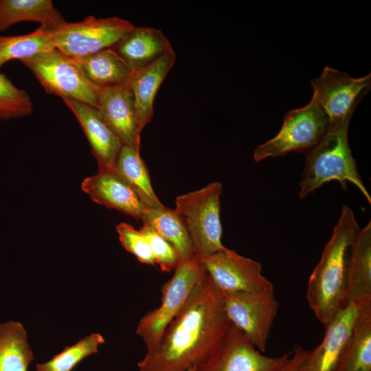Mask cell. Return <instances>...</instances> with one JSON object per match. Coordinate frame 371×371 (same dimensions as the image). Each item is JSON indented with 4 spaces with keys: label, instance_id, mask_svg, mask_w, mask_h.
Returning <instances> with one entry per match:
<instances>
[{
    "label": "cell",
    "instance_id": "6da1fadb",
    "mask_svg": "<svg viewBox=\"0 0 371 371\" xmlns=\"http://www.w3.org/2000/svg\"><path fill=\"white\" fill-rule=\"evenodd\" d=\"M229 325L223 295L206 273L168 326L157 346L137 363L139 371H188L196 368Z\"/></svg>",
    "mask_w": 371,
    "mask_h": 371
},
{
    "label": "cell",
    "instance_id": "7a4b0ae2",
    "mask_svg": "<svg viewBox=\"0 0 371 371\" xmlns=\"http://www.w3.org/2000/svg\"><path fill=\"white\" fill-rule=\"evenodd\" d=\"M359 229L352 210L344 205L332 236L309 276L307 302L317 319L324 326L344 306L348 258Z\"/></svg>",
    "mask_w": 371,
    "mask_h": 371
},
{
    "label": "cell",
    "instance_id": "3957f363",
    "mask_svg": "<svg viewBox=\"0 0 371 371\" xmlns=\"http://www.w3.org/2000/svg\"><path fill=\"white\" fill-rule=\"evenodd\" d=\"M351 117L328 124L319 142L307 153L298 183L300 199L328 182L337 181L344 191L347 190L348 183H352L371 203V196L361 180L348 144Z\"/></svg>",
    "mask_w": 371,
    "mask_h": 371
},
{
    "label": "cell",
    "instance_id": "277c9868",
    "mask_svg": "<svg viewBox=\"0 0 371 371\" xmlns=\"http://www.w3.org/2000/svg\"><path fill=\"white\" fill-rule=\"evenodd\" d=\"M222 189V184L215 181L175 199V210L188 232L196 258L208 256L226 248L221 243Z\"/></svg>",
    "mask_w": 371,
    "mask_h": 371
},
{
    "label": "cell",
    "instance_id": "5b68a950",
    "mask_svg": "<svg viewBox=\"0 0 371 371\" xmlns=\"http://www.w3.org/2000/svg\"><path fill=\"white\" fill-rule=\"evenodd\" d=\"M206 273L196 258L179 262L172 277L162 286L159 306L146 313L137 326L136 334L144 341L146 352L157 346L168 326Z\"/></svg>",
    "mask_w": 371,
    "mask_h": 371
},
{
    "label": "cell",
    "instance_id": "8992f818",
    "mask_svg": "<svg viewBox=\"0 0 371 371\" xmlns=\"http://www.w3.org/2000/svg\"><path fill=\"white\" fill-rule=\"evenodd\" d=\"M328 126L326 115L313 96L307 105L291 110L284 115L279 132L256 147L254 159L259 162L291 152L307 154L319 142Z\"/></svg>",
    "mask_w": 371,
    "mask_h": 371
},
{
    "label": "cell",
    "instance_id": "52a82bcc",
    "mask_svg": "<svg viewBox=\"0 0 371 371\" xmlns=\"http://www.w3.org/2000/svg\"><path fill=\"white\" fill-rule=\"evenodd\" d=\"M45 91L97 107L98 88L85 78L76 61L54 48L21 61Z\"/></svg>",
    "mask_w": 371,
    "mask_h": 371
},
{
    "label": "cell",
    "instance_id": "ba28073f",
    "mask_svg": "<svg viewBox=\"0 0 371 371\" xmlns=\"http://www.w3.org/2000/svg\"><path fill=\"white\" fill-rule=\"evenodd\" d=\"M223 295L224 309L229 322L264 353L279 308L273 285L256 291Z\"/></svg>",
    "mask_w": 371,
    "mask_h": 371
},
{
    "label": "cell",
    "instance_id": "9c48e42d",
    "mask_svg": "<svg viewBox=\"0 0 371 371\" xmlns=\"http://www.w3.org/2000/svg\"><path fill=\"white\" fill-rule=\"evenodd\" d=\"M130 21L118 17L89 16L81 21H65L52 30L54 47L78 60L113 46L134 27Z\"/></svg>",
    "mask_w": 371,
    "mask_h": 371
},
{
    "label": "cell",
    "instance_id": "30bf717a",
    "mask_svg": "<svg viewBox=\"0 0 371 371\" xmlns=\"http://www.w3.org/2000/svg\"><path fill=\"white\" fill-rule=\"evenodd\" d=\"M292 352L279 357L263 355L230 323L227 330L196 371H279Z\"/></svg>",
    "mask_w": 371,
    "mask_h": 371
},
{
    "label": "cell",
    "instance_id": "8fae6325",
    "mask_svg": "<svg viewBox=\"0 0 371 371\" xmlns=\"http://www.w3.org/2000/svg\"><path fill=\"white\" fill-rule=\"evenodd\" d=\"M313 96L327 116L328 124L352 117L358 104L371 87V74L352 78L348 74L325 67L311 82Z\"/></svg>",
    "mask_w": 371,
    "mask_h": 371
},
{
    "label": "cell",
    "instance_id": "7c38bea8",
    "mask_svg": "<svg viewBox=\"0 0 371 371\" xmlns=\"http://www.w3.org/2000/svg\"><path fill=\"white\" fill-rule=\"evenodd\" d=\"M196 259L223 293L256 291L273 284L262 275L259 262L227 247Z\"/></svg>",
    "mask_w": 371,
    "mask_h": 371
},
{
    "label": "cell",
    "instance_id": "4fadbf2b",
    "mask_svg": "<svg viewBox=\"0 0 371 371\" xmlns=\"http://www.w3.org/2000/svg\"><path fill=\"white\" fill-rule=\"evenodd\" d=\"M96 108L123 145L140 150L142 129L134 95L128 85L99 88Z\"/></svg>",
    "mask_w": 371,
    "mask_h": 371
},
{
    "label": "cell",
    "instance_id": "5bb4252c",
    "mask_svg": "<svg viewBox=\"0 0 371 371\" xmlns=\"http://www.w3.org/2000/svg\"><path fill=\"white\" fill-rule=\"evenodd\" d=\"M359 306L349 302L325 327L322 341L307 353L296 371H333L351 333Z\"/></svg>",
    "mask_w": 371,
    "mask_h": 371
},
{
    "label": "cell",
    "instance_id": "9a60e30c",
    "mask_svg": "<svg viewBox=\"0 0 371 371\" xmlns=\"http://www.w3.org/2000/svg\"><path fill=\"white\" fill-rule=\"evenodd\" d=\"M81 188L93 202L136 219L142 220L148 208L114 169H99L82 181Z\"/></svg>",
    "mask_w": 371,
    "mask_h": 371
},
{
    "label": "cell",
    "instance_id": "2e32d148",
    "mask_svg": "<svg viewBox=\"0 0 371 371\" xmlns=\"http://www.w3.org/2000/svg\"><path fill=\"white\" fill-rule=\"evenodd\" d=\"M63 102L79 122L91 148L99 169L113 170L123 146L96 107L71 99Z\"/></svg>",
    "mask_w": 371,
    "mask_h": 371
},
{
    "label": "cell",
    "instance_id": "e0dca14e",
    "mask_svg": "<svg viewBox=\"0 0 371 371\" xmlns=\"http://www.w3.org/2000/svg\"><path fill=\"white\" fill-rule=\"evenodd\" d=\"M110 48L132 71L148 66L173 50L160 30L135 26Z\"/></svg>",
    "mask_w": 371,
    "mask_h": 371
},
{
    "label": "cell",
    "instance_id": "ac0fdd59",
    "mask_svg": "<svg viewBox=\"0 0 371 371\" xmlns=\"http://www.w3.org/2000/svg\"><path fill=\"white\" fill-rule=\"evenodd\" d=\"M349 302L357 306L371 304L370 221L363 228H359L350 249L344 306Z\"/></svg>",
    "mask_w": 371,
    "mask_h": 371
},
{
    "label": "cell",
    "instance_id": "d6986e66",
    "mask_svg": "<svg viewBox=\"0 0 371 371\" xmlns=\"http://www.w3.org/2000/svg\"><path fill=\"white\" fill-rule=\"evenodd\" d=\"M176 60L174 50L145 67L133 71L128 87L133 92L137 119L142 129L153 116L157 92Z\"/></svg>",
    "mask_w": 371,
    "mask_h": 371
},
{
    "label": "cell",
    "instance_id": "ffe728a7",
    "mask_svg": "<svg viewBox=\"0 0 371 371\" xmlns=\"http://www.w3.org/2000/svg\"><path fill=\"white\" fill-rule=\"evenodd\" d=\"M358 306L351 333L333 371H371V304Z\"/></svg>",
    "mask_w": 371,
    "mask_h": 371
},
{
    "label": "cell",
    "instance_id": "44dd1931",
    "mask_svg": "<svg viewBox=\"0 0 371 371\" xmlns=\"http://www.w3.org/2000/svg\"><path fill=\"white\" fill-rule=\"evenodd\" d=\"M75 60L88 81L98 89L128 85L133 73L111 48Z\"/></svg>",
    "mask_w": 371,
    "mask_h": 371
},
{
    "label": "cell",
    "instance_id": "7402d4cb",
    "mask_svg": "<svg viewBox=\"0 0 371 371\" xmlns=\"http://www.w3.org/2000/svg\"><path fill=\"white\" fill-rule=\"evenodd\" d=\"M22 21L54 30L66 21L51 0H0V32Z\"/></svg>",
    "mask_w": 371,
    "mask_h": 371
},
{
    "label": "cell",
    "instance_id": "603a6c76",
    "mask_svg": "<svg viewBox=\"0 0 371 371\" xmlns=\"http://www.w3.org/2000/svg\"><path fill=\"white\" fill-rule=\"evenodd\" d=\"M142 221L172 245L179 262L195 258L188 232L175 210L164 205L159 208H148Z\"/></svg>",
    "mask_w": 371,
    "mask_h": 371
},
{
    "label": "cell",
    "instance_id": "cb8c5ba5",
    "mask_svg": "<svg viewBox=\"0 0 371 371\" xmlns=\"http://www.w3.org/2000/svg\"><path fill=\"white\" fill-rule=\"evenodd\" d=\"M114 170L148 208H159L164 206L153 190L148 167L141 158L139 151L123 145Z\"/></svg>",
    "mask_w": 371,
    "mask_h": 371
},
{
    "label": "cell",
    "instance_id": "d4e9b609",
    "mask_svg": "<svg viewBox=\"0 0 371 371\" xmlns=\"http://www.w3.org/2000/svg\"><path fill=\"white\" fill-rule=\"evenodd\" d=\"M33 359L23 326L14 321L0 323V371H27Z\"/></svg>",
    "mask_w": 371,
    "mask_h": 371
},
{
    "label": "cell",
    "instance_id": "484cf974",
    "mask_svg": "<svg viewBox=\"0 0 371 371\" xmlns=\"http://www.w3.org/2000/svg\"><path fill=\"white\" fill-rule=\"evenodd\" d=\"M54 48L52 30L43 25L26 34L0 36V67L9 60L21 61Z\"/></svg>",
    "mask_w": 371,
    "mask_h": 371
},
{
    "label": "cell",
    "instance_id": "4316f807",
    "mask_svg": "<svg viewBox=\"0 0 371 371\" xmlns=\"http://www.w3.org/2000/svg\"><path fill=\"white\" fill-rule=\"evenodd\" d=\"M104 339L100 333H93L76 344L66 347L49 361L38 363L36 371H71L83 359L96 353Z\"/></svg>",
    "mask_w": 371,
    "mask_h": 371
},
{
    "label": "cell",
    "instance_id": "83f0119b",
    "mask_svg": "<svg viewBox=\"0 0 371 371\" xmlns=\"http://www.w3.org/2000/svg\"><path fill=\"white\" fill-rule=\"evenodd\" d=\"M32 111L30 95L14 85L4 74L0 73V119L7 120L25 117Z\"/></svg>",
    "mask_w": 371,
    "mask_h": 371
},
{
    "label": "cell",
    "instance_id": "f1b7e54d",
    "mask_svg": "<svg viewBox=\"0 0 371 371\" xmlns=\"http://www.w3.org/2000/svg\"><path fill=\"white\" fill-rule=\"evenodd\" d=\"M119 240L122 247L146 265H155V260L148 242L139 231L126 223L116 226Z\"/></svg>",
    "mask_w": 371,
    "mask_h": 371
},
{
    "label": "cell",
    "instance_id": "f546056e",
    "mask_svg": "<svg viewBox=\"0 0 371 371\" xmlns=\"http://www.w3.org/2000/svg\"><path fill=\"white\" fill-rule=\"evenodd\" d=\"M139 231L148 242L155 263L161 270L164 272L175 270L179 258L172 245L146 224H143Z\"/></svg>",
    "mask_w": 371,
    "mask_h": 371
},
{
    "label": "cell",
    "instance_id": "4dcf8cb0",
    "mask_svg": "<svg viewBox=\"0 0 371 371\" xmlns=\"http://www.w3.org/2000/svg\"><path fill=\"white\" fill-rule=\"evenodd\" d=\"M307 351L300 346L295 345L291 357L279 371H296L298 366L305 357Z\"/></svg>",
    "mask_w": 371,
    "mask_h": 371
},
{
    "label": "cell",
    "instance_id": "1f68e13d",
    "mask_svg": "<svg viewBox=\"0 0 371 371\" xmlns=\"http://www.w3.org/2000/svg\"><path fill=\"white\" fill-rule=\"evenodd\" d=\"M188 371H196V368H192V369L189 370Z\"/></svg>",
    "mask_w": 371,
    "mask_h": 371
}]
</instances>
